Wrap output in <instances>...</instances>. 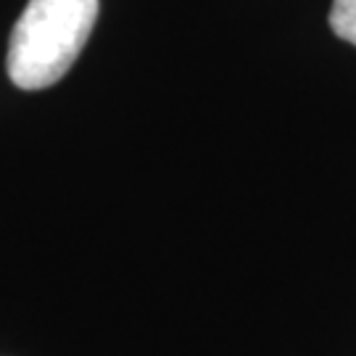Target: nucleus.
<instances>
[{
  "instance_id": "obj_2",
  "label": "nucleus",
  "mask_w": 356,
  "mask_h": 356,
  "mask_svg": "<svg viewBox=\"0 0 356 356\" xmlns=\"http://www.w3.org/2000/svg\"><path fill=\"white\" fill-rule=\"evenodd\" d=\"M330 26L341 40L356 45V0H332Z\"/></svg>"
},
{
  "instance_id": "obj_1",
  "label": "nucleus",
  "mask_w": 356,
  "mask_h": 356,
  "mask_svg": "<svg viewBox=\"0 0 356 356\" xmlns=\"http://www.w3.org/2000/svg\"><path fill=\"white\" fill-rule=\"evenodd\" d=\"M98 0H29L11 32L6 69L16 88L45 90L74 66L98 19Z\"/></svg>"
}]
</instances>
